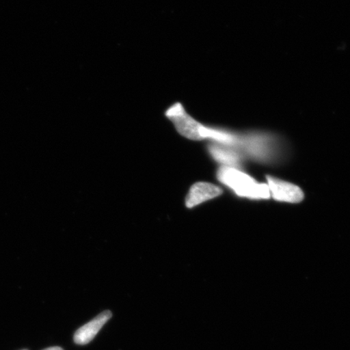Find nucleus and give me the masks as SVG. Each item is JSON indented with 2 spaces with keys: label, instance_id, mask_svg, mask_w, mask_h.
I'll use <instances>...</instances> for the list:
<instances>
[{
  "label": "nucleus",
  "instance_id": "f257e3e1",
  "mask_svg": "<svg viewBox=\"0 0 350 350\" xmlns=\"http://www.w3.org/2000/svg\"><path fill=\"white\" fill-rule=\"evenodd\" d=\"M217 178L223 185L243 198L269 200L271 197L268 185L257 183L250 175L238 168L221 166L217 170Z\"/></svg>",
  "mask_w": 350,
  "mask_h": 350
},
{
  "label": "nucleus",
  "instance_id": "f03ea898",
  "mask_svg": "<svg viewBox=\"0 0 350 350\" xmlns=\"http://www.w3.org/2000/svg\"><path fill=\"white\" fill-rule=\"evenodd\" d=\"M282 144L278 135L269 131H248L243 133L239 151H243L252 159L265 163L278 157Z\"/></svg>",
  "mask_w": 350,
  "mask_h": 350
},
{
  "label": "nucleus",
  "instance_id": "7ed1b4c3",
  "mask_svg": "<svg viewBox=\"0 0 350 350\" xmlns=\"http://www.w3.org/2000/svg\"><path fill=\"white\" fill-rule=\"evenodd\" d=\"M267 185L269 186L270 196L280 202L297 204L304 199V192L300 187L282 179L267 176Z\"/></svg>",
  "mask_w": 350,
  "mask_h": 350
},
{
  "label": "nucleus",
  "instance_id": "20e7f679",
  "mask_svg": "<svg viewBox=\"0 0 350 350\" xmlns=\"http://www.w3.org/2000/svg\"><path fill=\"white\" fill-rule=\"evenodd\" d=\"M222 194L221 187L213 183L199 182L190 188L185 204L188 208H195L206 201L216 198Z\"/></svg>",
  "mask_w": 350,
  "mask_h": 350
},
{
  "label": "nucleus",
  "instance_id": "39448f33",
  "mask_svg": "<svg viewBox=\"0 0 350 350\" xmlns=\"http://www.w3.org/2000/svg\"><path fill=\"white\" fill-rule=\"evenodd\" d=\"M207 150L212 159L221 164V166L238 168L242 163V156H241L240 152L234 148L209 143Z\"/></svg>",
  "mask_w": 350,
  "mask_h": 350
},
{
  "label": "nucleus",
  "instance_id": "423d86ee",
  "mask_svg": "<svg viewBox=\"0 0 350 350\" xmlns=\"http://www.w3.org/2000/svg\"><path fill=\"white\" fill-rule=\"evenodd\" d=\"M112 314L109 310L100 313L93 321L79 328L74 335V341L78 345L89 344L98 334L102 327L111 319Z\"/></svg>",
  "mask_w": 350,
  "mask_h": 350
},
{
  "label": "nucleus",
  "instance_id": "0eeeda50",
  "mask_svg": "<svg viewBox=\"0 0 350 350\" xmlns=\"http://www.w3.org/2000/svg\"><path fill=\"white\" fill-rule=\"evenodd\" d=\"M43 350H64L62 348L60 347H51Z\"/></svg>",
  "mask_w": 350,
  "mask_h": 350
},
{
  "label": "nucleus",
  "instance_id": "6e6552de",
  "mask_svg": "<svg viewBox=\"0 0 350 350\" xmlns=\"http://www.w3.org/2000/svg\"><path fill=\"white\" fill-rule=\"evenodd\" d=\"M25 350H26V349H25Z\"/></svg>",
  "mask_w": 350,
  "mask_h": 350
}]
</instances>
